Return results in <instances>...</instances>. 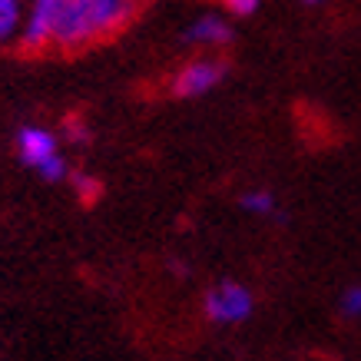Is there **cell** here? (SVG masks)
<instances>
[{"label":"cell","instance_id":"1","mask_svg":"<svg viewBox=\"0 0 361 361\" xmlns=\"http://www.w3.org/2000/svg\"><path fill=\"white\" fill-rule=\"evenodd\" d=\"M140 0H56L54 47L83 50L130 27Z\"/></svg>","mask_w":361,"mask_h":361},{"label":"cell","instance_id":"2","mask_svg":"<svg viewBox=\"0 0 361 361\" xmlns=\"http://www.w3.org/2000/svg\"><path fill=\"white\" fill-rule=\"evenodd\" d=\"M226 60H192V63H186L183 70H176L173 80H169V93L173 97H202V93H209L212 87H219L222 77H226Z\"/></svg>","mask_w":361,"mask_h":361},{"label":"cell","instance_id":"3","mask_svg":"<svg viewBox=\"0 0 361 361\" xmlns=\"http://www.w3.org/2000/svg\"><path fill=\"white\" fill-rule=\"evenodd\" d=\"M206 315L219 325H235V322H245L252 315V295L249 288L239 282H222L216 285L206 295Z\"/></svg>","mask_w":361,"mask_h":361},{"label":"cell","instance_id":"4","mask_svg":"<svg viewBox=\"0 0 361 361\" xmlns=\"http://www.w3.org/2000/svg\"><path fill=\"white\" fill-rule=\"evenodd\" d=\"M54 17H56V0H33L27 23L20 30V47L27 54H40L47 47H54Z\"/></svg>","mask_w":361,"mask_h":361},{"label":"cell","instance_id":"5","mask_svg":"<svg viewBox=\"0 0 361 361\" xmlns=\"http://www.w3.org/2000/svg\"><path fill=\"white\" fill-rule=\"evenodd\" d=\"M17 153H20V159L27 166L40 169L47 159H54L56 156L54 133L44 130V126H23V130L17 133Z\"/></svg>","mask_w":361,"mask_h":361},{"label":"cell","instance_id":"6","mask_svg":"<svg viewBox=\"0 0 361 361\" xmlns=\"http://www.w3.org/2000/svg\"><path fill=\"white\" fill-rule=\"evenodd\" d=\"M192 47H226L232 40V27L219 17H199L183 37Z\"/></svg>","mask_w":361,"mask_h":361},{"label":"cell","instance_id":"7","mask_svg":"<svg viewBox=\"0 0 361 361\" xmlns=\"http://www.w3.org/2000/svg\"><path fill=\"white\" fill-rule=\"evenodd\" d=\"M20 27V0H0V40L13 37Z\"/></svg>","mask_w":361,"mask_h":361},{"label":"cell","instance_id":"8","mask_svg":"<svg viewBox=\"0 0 361 361\" xmlns=\"http://www.w3.org/2000/svg\"><path fill=\"white\" fill-rule=\"evenodd\" d=\"M242 209H245V212H259V216H269V212H275V196H272V192H265V189L245 192V196H242Z\"/></svg>","mask_w":361,"mask_h":361},{"label":"cell","instance_id":"9","mask_svg":"<svg viewBox=\"0 0 361 361\" xmlns=\"http://www.w3.org/2000/svg\"><path fill=\"white\" fill-rule=\"evenodd\" d=\"M70 183L77 186V192L87 202H93V199H99V183L93 179V176H87V173H70Z\"/></svg>","mask_w":361,"mask_h":361},{"label":"cell","instance_id":"10","mask_svg":"<svg viewBox=\"0 0 361 361\" xmlns=\"http://www.w3.org/2000/svg\"><path fill=\"white\" fill-rule=\"evenodd\" d=\"M37 173L44 176L47 183H60V179H66V163H63V156L56 153L54 159H47V163L40 166V169H37Z\"/></svg>","mask_w":361,"mask_h":361},{"label":"cell","instance_id":"11","mask_svg":"<svg viewBox=\"0 0 361 361\" xmlns=\"http://www.w3.org/2000/svg\"><path fill=\"white\" fill-rule=\"evenodd\" d=\"M341 312L348 318H361V285H351L348 292L341 295Z\"/></svg>","mask_w":361,"mask_h":361},{"label":"cell","instance_id":"12","mask_svg":"<svg viewBox=\"0 0 361 361\" xmlns=\"http://www.w3.org/2000/svg\"><path fill=\"white\" fill-rule=\"evenodd\" d=\"M222 7H229L232 13H239V17H249V13L259 11V0H219Z\"/></svg>","mask_w":361,"mask_h":361},{"label":"cell","instance_id":"13","mask_svg":"<svg viewBox=\"0 0 361 361\" xmlns=\"http://www.w3.org/2000/svg\"><path fill=\"white\" fill-rule=\"evenodd\" d=\"M66 130H70V140H73V142H87V126H83V123H77V120L70 123V120H66Z\"/></svg>","mask_w":361,"mask_h":361},{"label":"cell","instance_id":"14","mask_svg":"<svg viewBox=\"0 0 361 361\" xmlns=\"http://www.w3.org/2000/svg\"><path fill=\"white\" fill-rule=\"evenodd\" d=\"M305 4H322V0H305Z\"/></svg>","mask_w":361,"mask_h":361}]
</instances>
